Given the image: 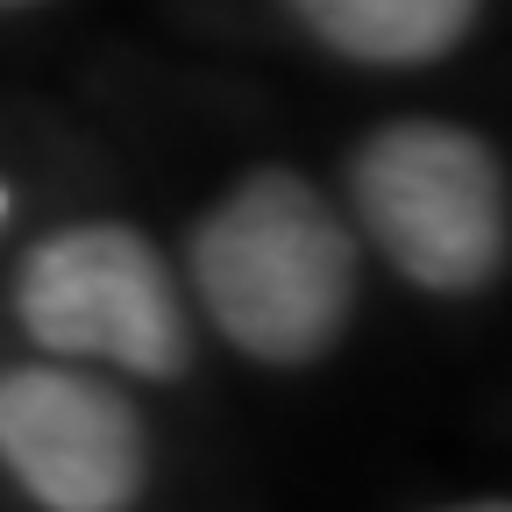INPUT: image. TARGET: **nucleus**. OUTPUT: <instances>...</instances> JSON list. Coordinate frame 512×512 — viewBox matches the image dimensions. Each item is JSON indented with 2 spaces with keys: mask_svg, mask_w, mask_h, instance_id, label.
<instances>
[{
  "mask_svg": "<svg viewBox=\"0 0 512 512\" xmlns=\"http://www.w3.org/2000/svg\"><path fill=\"white\" fill-rule=\"evenodd\" d=\"M192 285L242 356L299 370L342 342L363 256L320 185L299 171H249L192 228Z\"/></svg>",
  "mask_w": 512,
  "mask_h": 512,
  "instance_id": "obj_1",
  "label": "nucleus"
},
{
  "mask_svg": "<svg viewBox=\"0 0 512 512\" xmlns=\"http://www.w3.org/2000/svg\"><path fill=\"white\" fill-rule=\"evenodd\" d=\"M349 200L363 235L420 292H484L505 271V164L456 121H392L356 150Z\"/></svg>",
  "mask_w": 512,
  "mask_h": 512,
  "instance_id": "obj_2",
  "label": "nucleus"
},
{
  "mask_svg": "<svg viewBox=\"0 0 512 512\" xmlns=\"http://www.w3.org/2000/svg\"><path fill=\"white\" fill-rule=\"evenodd\" d=\"M15 320L57 363H114L136 377H185L192 313L150 235L121 221H79L29 249L15 278Z\"/></svg>",
  "mask_w": 512,
  "mask_h": 512,
  "instance_id": "obj_3",
  "label": "nucleus"
},
{
  "mask_svg": "<svg viewBox=\"0 0 512 512\" xmlns=\"http://www.w3.org/2000/svg\"><path fill=\"white\" fill-rule=\"evenodd\" d=\"M0 470L43 512H128L150 477V434L107 377L72 363L0 370Z\"/></svg>",
  "mask_w": 512,
  "mask_h": 512,
  "instance_id": "obj_4",
  "label": "nucleus"
},
{
  "mask_svg": "<svg viewBox=\"0 0 512 512\" xmlns=\"http://www.w3.org/2000/svg\"><path fill=\"white\" fill-rule=\"evenodd\" d=\"M484 0H292V15L356 64H434L448 57Z\"/></svg>",
  "mask_w": 512,
  "mask_h": 512,
  "instance_id": "obj_5",
  "label": "nucleus"
},
{
  "mask_svg": "<svg viewBox=\"0 0 512 512\" xmlns=\"http://www.w3.org/2000/svg\"><path fill=\"white\" fill-rule=\"evenodd\" d=\"M456 512H512L505 498H491V505H456Z\"/></svg>",
  "mask_w": 512,
  "mask_h": 512,
  "instance_id": "obj_6",
  "label": "nucleus"
},
{
  "mask_svg": "<svg viewBox=\"0 0 512 512\" xmlns=\"http://www.w3.org/2000/svg\"><path fill=\"white\" fill-rule=\"evenodd\" d=\"M0 8H29V0H0Z\"/></svg>",
  "mask_w": 512,
  "mask_h": 512,
  "instance_id": "obj_7",
  "label": "nucleus"
},
{
  "mask_svg": "<svg viewBox=\"0 0 512 512\" xmlns=\"http://www.w3.org/2000/svg\"><path fill=\"white\" fill-rule=\"evenodd\" d=\"M0 207H8V200H0Z\"/></svg>",
  "mask_w": 512,
  "mask_h": 512,
  "instance_id": "obj_8",
  "label": "nucleus"
}]
</instances>
